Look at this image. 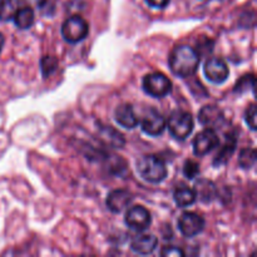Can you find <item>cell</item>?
Wrapping results in <instances>:
<instances>
[{"label": "cell", "mask_w": 257, "mask_h": 257, "mask_svg": "<svg viewBox=\"0 0 257 257\" xmlns=\"http://www.w3.org/2000/svg\"><path fill=\"white\" fill-rule=\"evenodd\" d=\"M0 2H2V0H0Z\"/></svg>", "instance_id": "28"}, {"label": "cell", "mask_w": 257, "mask_h": 257, "mask_svg": "<svg viewBox=\"0 0 257 257\" xmlns=\"http://www.w3.org/2000/svg\"><path fill=\"white\" fill-rule=\"evenodd\" d=\"M14 23L19 29H29L33 24H34L35 20V14L34 10L29 7L25 8H19L18 12L14 15Z\"/></svg>", "instance_id": "15"}, {"label": "cell", "mask_w": 257, "mask_h": 257, "mask_svg": "<svg viewBox=\"0 0 257 257\" xmlns=\"http://www.w3.org/2000/svg\"><path fill=\"white\" fill-rule=\"evenodd\" d=\"M133 201V196L127 190H114L107 196L105 205L112 212L119 213L130 206Z\"/></svg>", "instance_id": "11"}, {"label": "cell", "mask_w": 257, "mask_h": 257, "mask_svg": "<svg viewBox=\"0 0 257 257\" xmlns=\"http://www.w3.org/2000/svg\"><path fill=\"white\" fill-rule=\"evenodd\" d=\"M58 68V59L53 55H45L40 60V69L44 78H48L57 70Z\"/></svg>", "instance_id": "21"}, {"label": "cell", "mask_w": 257, "mask_h": 257, "mask_svg": "<svg viewBox=\"0 0 257 257\" xmlns=\"http://www.w3.org/2000/svg\"><path fill=\"white\" fill-rule=\"evenodd\" d=\"M161 255L162 256H176V257H181L185 256V252L181 250L180 247H175V246H168V247H165L162 251H161Z\"/></svg>", "instance_id": "25"}, {"label": "cell", "mask_w": 257, "mask_h": 257, "mask_svg": "<svg viewBox=\"0 0 257 257\" xmlns=\"http://www.w3.org/2000/svg\"><path fill=\"white\" fill-rule=\"evenodd\" d=\"M114 119L120 127L127 130H133L138 124V118L131 104H120L114 110Z\"/></svg>", "instance_id": "12"}, {"label": "cell", "mask_w": 257, "mask_h": 257, "mask_svg": "<svg viewBox=\"0 0 257 257\" xmlns=\"http://www.w3.org/2000/svg\"><path fill=\"white\" fill-rule=\"evenodd\" d=\"M143 89L155 98H163L172 90V82L163 73H150L143 78Z\"/></svg>", "instance_id": "4"}, {"label": "cell", "mask_w": 257, "mask_h": 257, "mask_svg": "<svg viewBox=\"0 0 257 257\" xmlns=\"http://www.w3.org/2000/svg\"><path fill=\"white\" fill-rule=\"evenodd\" d=\"M253 87H255V78H253L252 74L243 75L240 79V82L236 84L235 92L240 93V94H243V93L247 92L248 89L253 90Z\"/></svg>", "instance_id": "22"}, {"label": "cell", "mask_w": 257, "mask_h": 257, "mask_svg": "<svg viewBox=\"0 0 257 257\" xmlns=\"http://www.w3.org/2000/svg\"><path fill=\"white\" fill-rule=\"evenodd\" d=\"M256 104L252 103L245 112V122L250 127V130H256Z\"/></svg>", "instance_id": "24"}, {"label": "cell", "mask_w": 257, "mask_h": 257, "mask_svg": "<svg viewBox=\"0 0 257 257\" xmlns=\"http://www.w3.org/2000/svg\"><path fill=\"white\" fill-rule=\"evenodd\" d=\"M136 168L138 175L150 183H160L167 177L166 163L155 155L142 156L136 162Z\"/></svg>", "instance_id": "2"}, {"label": "cell", "mask_w": 257, "mask_h": 257, "mask_svg": "<svg viewBox=\"0 0 257 257\" xmlns=\"http://www.w3.org/2000/svg\"><path fill=\"white\" fill-rule=\"evenodd\" d=\"M198 120L203 125L207 127H215V125L221 124L223 122V113L216 105H206L200 110L198 114Z\"/></svg>", "instance_id": "14"}, {"label": "cell", "mask_w": 257, "mask_h": 257, "mask_svg": "<svg viewBox=\"0 0 257 257\" xmlns=\"http://www.w3.org/2000/svg\"><path fill=\"white\" fill-rule=\"evenodd\" d=\"M158 240L153 235H140L131 242V248L138 255H150L157 248Z\"/></svg>", "instance_id": "13"}, {"label": "cell", "mask_w": 257, "mask_h": 257, "mask_svg": "<svg viewBox=\"0 0 257 257\" xmlns=\"http://www.w3.org/2000/svg\"><path fill=\"white\" fill-rule=\"evenodd\" d=\"M173 198H175V202L178 207H188V206L193 205L196 202V192L193 190L188 187H181L177 188L175 191V195H173Z\"/></svg>", "instance_id": "16"}, {"label": "cell", "mask_w": 257, "mask_h": 257, "mask_svg": "<svg viewBox=\"0 0 257 257\" xmlns=\"http://www.w3.org/2000/svg\"><path fill=\"white\" fill-rule=\"evenodd\" d=\"M218 143H220V140L215 131L212 128H206L201 131L193 140V153L198 157H203L215 150Z\"/></svg>", "instance_id": "6"}, {"label": "cell", "mask_w": 257, "mask_h": 257, "mask_svg": "<svg viewBox=\"0 0 257 257\" xmlns=\"http://www.w3.org/2000/svg\"><path fill=\"white\" fill-rule=\"evenodd\" d=\"M19 9V0H2L0 2V20L8 22L14 18Z\"/></svg>", "instance_id": "19"}, {"label": "cell", "mask_w": 257, "mask_h": 257, "mask_svg": "<svg viewBox=\"0 0 257 257\" xmlns=\"http://www.w3.org/2000/svg\"><path fill=\"white\" fill-rule=\"evenodd\" d=\"M125 225L135 231H145L151 226L152 218L148 210L143 206H135L127 211L124 216Z\"/></svg>", "instance_id": "9"}, {"label": "cell", "mask_w": 257, "mask_h": 257, "mask_svg": "<svg viewBox=\"0 0 257 257\" xmlns=\"http://www.w3.org/2000/svg\"><path fill=\"white\" fill-rule=\"evenodd\" d=\"M4 43H5V38H4V35L0 33V53H2L3 47H4Z\"/></svg>", "instance_id": "27"}, {"label": "cell", "mask_w": 257, "mask_h": 257, "mask_svg": "<svg viewBox=\"0 0 257 257\" xmlns=\"http://www.w3.org/2000/svg\"><path fill=\"white\" fill-rule=\"evenodd\" d=\"M178 228L185 237H195L205 228V220L195 212H183L178 218Z\"/></svg>", "instance_id": "8"}, {"label": "cell", "mask_w": 257, "mask_h": 257, "mask_svg": "<svg viewBox=\"0 0 257 257\" xmlns=\"http://www.w3.org/2000/svg\"><path fill=\"white\" fill-rule=\"evenodd\" d=\"M183 175L187 178H190V180L197 177L200 175V166H198V163H196L195 161H187L185 163V167H183Z\"/></svg>", "instance_id": "23"}, {"label": "cell", "mask_w": 257, "mask_h": 257, "mask_svg": "<svg viewBox=\"0 0 257 257\" xmlns=\"http://www.w3.org/2000/svg\"><path fill=\"white\" fill-rule=\"evenodd\" d=\"M150 7L156 8V9H163L170 4V0H146Z\"/></svg>", "instance_id": "26"}, {"label": "cell", "mask_w": 257, "mask_h": 257, "mask_svg": "<svg viewBox=\"0 0 257 257\" xmlns=\"http://www.w3.org/2000/svg\"><path fill=\"white\" fill-rule=\"evenodd\" d=\"M238 163L245 170H250L256 163V151L253 148H245L238 156Z\"/></svg>", "instance_id": "20"}, {"label": "cell", "mask_w": 257, "mask_h": 257, "mask_svg": "<svg viewBox=\"0 0 257 257\" xmlns=\"http://www.w3.org/2000/svg\"><path fill=\"white\" fill-rule=\"evenodd\" d=\"M142 131L151 137H158L166 130V119L158 110L148 108L141 120Z\"/></svg>", "instance_id": "7"}, {"label": "cell", "mask_w": 257, "mask_h": 257, "mask_svg": "<svg viewBox=\"0 0 257 257\" xmlns=\"http://www.w3.org/2000/svg\"><path fill=\"white\" fill-rule=\"evenodd\" d=\"M196 196L200 198L202 202H211L213 200V196H215L216 190L215 186L210 182V181L201 180L196 183Z\"/></svg>", "instance_id": "17"}, {"label": "cell", "mask_w": 257, "mask_h": 257, "mask_svg": "<svg viewBox=\"0 0 257 257\" xmlns=\"http://www.w3.org/2000/svg\"><path fill=\"white\" fill-rule=\"evenodd\" d=\"M200 65V55L197 50L188 45H178L170 55V68L173 74L181 78L191 77Z\"/></svg>", "instance_id": "1"}, {"label": "cell", "mask_w": 257, "mask_h": 257, "mask_svg": "<svg viewBox=\"0 0 257 257\" xmlns=\"http://www.w3.org/2000/svg\"><path fill=\"white\" fill-rule=\"evenodd\" d=\"M88 33H89L88 23L83 18L77 17V15L68 18L63 23L62 34L68 43L77 44L88 37Z\"/></svg>", "instance_id": "5"}, {"label": "cell", "mask_w": 257, "mask_h": 257, "mask_svg": "<svg viewBox=\"0 0 257 257\" xmlns=\"http://www.w3.org/2000/svg\"><path fill=\"white\" fill-rule=\"evenodd\" d=\"M203 72H205L206 78L215 84H222L227 80L228 74H230L227 64L221 58H210L206 60Z\"/></svg>", "instance_id": "10"}, {"label": "cell", "mask_w": 257, "mask_h": 257, "mask_svg": "<svg viewBox=\"0 0 257 257\" xmlns=\"http://www.w3.org/2000/svg\"><path fill=\"white\" fill-rule=\"evenodd\" d=\"M235 147H236V138L235 137L227 138V140H226L225 146L221 148V151L217 153V156H216L215 161H213V165L222 166L225 165L226 162H228V160H230L231 156H232L233 151H235Z\"/></svg>", "instance_id": "18"}, {"label": "cell", "mask_w": 257, "mask_h": 257, "mask_svg": "<svg viewBox=\"0 0 257 257\" xmlns=\"http://www.w3.org/2000/svg\"><path fill=\"white\" fill-rule=\"evenodd\" d=\"M166 127L176 140L183 141L192 133L195 120L191 113L185 112V110H175L168 117Z\"/></svg>", "instance_id": "3"}]
</instances>
